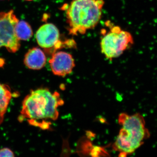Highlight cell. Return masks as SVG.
Returning a JSON list of instances; mask_svg holds the SVG:
<instances>
[{
  "mask_svg": "<svg viewBox=\"0 0 157 157\" xmlns=\"http://www.w3.org/2000/svg\"><path fill=\"white\" fill-rule=\"evenodd\" d=\"M13 152L8 148H4L0 150V157H14Z\"/></svg>",
  "mask_w": 157,
  "mask_h": 157,
  "instance_id": "cell-11",
  "label": "cell"
},
{
  "mask_svg": "<svg viewBox=\"0 0 157 157\" xmlns=\"http://www.w3.org/2000/svg\"><path fill=\"white\" fill-rule=\"evenodd\" d=\"M49 63L53 74L63 77L72 73L75 67V60L73 56L64 51L52 54Z\"/></svg>",
  "mask_w": 157,
  "mask_h": 157,
  "instance_id": "cell-7",
  "label": "cell"
},
{
  "mask_svg": "<svg viewBox=\"0 0 157 157\" xmlns=\"http://www.w3.org/2000/svg\"><path fill=\"white\" fill-rule=\"evenodd\" d=\"M63 103L57 92L52 93L48 89L43 88L33 90L23 101L18 120L21 122L27 119L30 124L48 129L49 123L45 120L57 119L58 108Z\"/></svg>",
  "mask_w": 157,
  "mask_h": 157,
  "instance_id": "cell-1",
  "label": "cell"
},
{
  "mask_svg": "<svg viewBox=\"0 0 157 157\" xmlns=\"http://www.w3.org/2000/svg\"><path fill=\"white\" fill-rule=\"evenodd\" d=\"M118 122L122 128L113 147L121 154L126 156L133 153L150 136L144 118L140 113L129 115L121 113Z\"/></svg>",
  "mask_w": 157,
  "mask_h": 157,
  "instance_id": "cell-3",
  "label": "cell"
},
{
  "mask_svg": "<svg viewBox=\"0 0 157 157\" xmlns=\"http://www.w3.org/2000/svg\"><path fill=\"white\" fill-rule=\"evenodd\" d=\"M12 94L9 86L0 83V124L4 121Z\"/></svg>",
  "mask_w": 157,
  "mask_h": 157,
  "instance_id": "cell-9",
  "label": "cell"
},
{
  "mask_svg": "<svg viewBox=\"0 0 157 157\" xmlns=\"http://www.w3.org/2000/svg\"><path fill=\"white\" fill-rule=\"evenodd\" d=\"M18 21L13 10L0 13V48L4 46L13 53L20 47L19 40L14 30Z\"/></svg>",
  "mask_w": 157,
  "mask_h": 157,
  "instance_id": "cell-6",
  "label": "cell"
},
{
  "mask_svg": "<svg viewBox=\"0 0 157 157\" xmlns=\"http://www.w3.org/2000/svg\"><path fill=\"white\" fill-rule=\"evenodd\" d=\"M25 65L31 70H39L45 67L46 57L43 51L38 47L31 48L25 56Z\"/></svg>",
  "mask_w": 157,
  "mask_h": 157,
  "instance_id": "cell-8",
  "label": "cell"
},
{
  "mask_svg": "<svg viewBox=\"0 0 157 157\" xmlns=\"http://www.w3.org/2000/svg\"><path fill=\"white\" fill-rule=\"evenodd\" d=\"M104 0H73L65 8L69 33L84 35L98 25L102 15Z\"/></svg>",
  "mask_w": 157,
  "mask_h": 157,
  "instance_id": "cell-2",
  "label": "cell"
},
{
  "mask_svg": "<svg viewBox=\"0 0 157 157\" xmlns=\"http://www.w3.org/2000/svg\"><path fill=\"white\" fill-rule=\"evenodd\" d=\"M15 33L19 40H28L33 35V30L28 23L24 21H18L15 27Z\"/></svg>",
  "mask_w": 157,
  "mask_h": 157,
  "instance_id": "cell-10",
  "label": "cell"
},
{
  "mask_svg": "<svg viewBox=\"0 0 157 157\" xmlns=\"http://www.w3.org/2000/svg\"><path fill=\"white\" fill-rule=\"evenodd\" d=\"M25 1H33V0H25Z\"/></svg>",
  "mask_w": 157,
  "mask_h": 157,
  "instance_id": "cell-12",
  "label": "cell"
},
{
  "mask_svg": "<svg viewBox=\"0 0 157 157\" xmlns=\"http://www.w3.org/2000/svg\"><path fill=\"white\" fill-rule=\"evenodd\" d=\"M109 29L104 32L101 39L100 46L101 52L106 58L112 60L121 55L127 49L132 47L134 43L132 34L122 29L120 27L112 25L107 22Z\"/></svg>",
  "mask_w": 157,
  "mask_h": 157,
  "instance_id": "cell-4",
  "label": "cell"
},
{
  "mask_svg": "<svg viewBox=\"0 0 157 157\" xmlns=\"http://www.w3.org/2000/svg\"><path fill=\"white\" fill-rule=\"evenodd\" d=\"M36 39L37 43L47 53L53 54L59 48H71V39L62 41L60 39L59 31L52 23H46L41 26L37 31Z\"/></svg>",
  "mask_w": 157,
  "mask_h": 157,
  "instance_id": "cell-5",
  "label": "cell"
}]
</instances>
